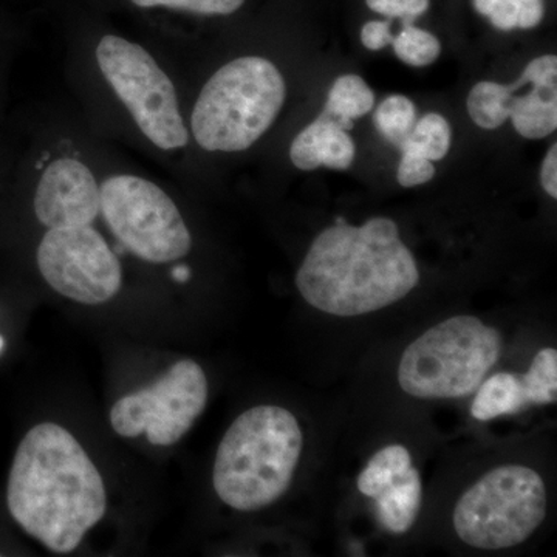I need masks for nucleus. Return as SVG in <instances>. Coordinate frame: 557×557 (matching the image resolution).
I'll list each match as a JSON object with an SVG mask.
<instances>
[{
  "label": "nucleus",
  "instance_id": "1",
  "mask_svg": "<svg viewBox=\"0 0 557 557\" xmlns=\"http://www.w3.org/2000/svg\"><path fill=\"white\" fill-rule=\"evenodd\" d=\"M73 79L91 123L170 166L193 150L180 87L156 51L119 33L72 50Z\"/></svg>",
  "mask_w": 557,
  "mask_h": 557
},
{
  "label": "nucleus",
  "instance_id": "2",
  "mask_svg": "<svg viewBox=\"0 0 557 557\" xmlns=\"http://www.w3.org/2000/svg\"><path fill=\"white\" fill-rule=\"evenodd\" d=\"M5 507L25 536L70 555L108 512V486L79 438L57 421L25 432L11 460Z\"/></svg>",
  "mask_w": 557,
  "mask_h": 557
},
{
  "label": "nucleus",
  "instance_id": "3",
  "mask_svg": "<svg viewBox=\"0 0 557 557\" xmlns=\"http://www.w3.org/2000/svg\"><path fill=\"white\" fill-rule=\"evenodd\" d=\"M420 282L416 258L399 239L394 220L330 226L313 240L296 274L307 304L333 317H361L386 309Z\"/></svg>",
  "mask_w": 557,
  "mask_h": 557
},
{
  "label": "nucleus",
  "instance_id": "4",
  "mask_svg": "<svg viewBox=\"0 0 557 557\" xmlns=\"http://www.w3.org/2000/svg\"><path fill=\"white\" fill-rule=\"evenodd\" d=\"M298 418L274 405L240 413L220 442L212 486L226 507L255 512L276 504L292 486L302 454Z\"/></svg>",
  "mask_w": 557,
  "mask_h": 557
},
{
  "label": "nucleus",
  "instance_id": "5",
  "mask_svg": "<svg viewBox=\"0 0 557 557\" xmlns=\"http://www.w3.org/2000/svg\"><path fill=\"white\" fill-rule=\"evenodd\" d=\"M287 83L273 61L244 54L220 65L186 112L193 148L208 153L251 149L276 123Z\"/></svg>",
  "mask_w": 557,
  "mask_h": 557
},
{
  "label": "nucleus",
  "instance_id": "6",
  "mask_svg": "<svg viewBox=\"0 0 557 557\" xmlns=\"http://www.w3.org/2000/svg\"><path fill=\"white\" fill-rule=\"evenodd\" d=\"M100 219L121 255L146 265L174 269L193 252V231L174 193L159 180L116 163L106 149Z\"/></svg>",
  "mask_w": 557,
  "mask_h": 557
},
{
  "label": "nucleus",
  "instance_id": "7",
  "mask_svg": "<svg viewBox=\"0 0 557 557\" xmlns=\"http://www.w3.org/2000/svg\"><path fill=\"white\" fill-rule=\"evenodd\" d=\"M502 355V336L475 317H454L413 341L398 366L399 387L423 399L478 391Z\"/></svg>",
  "mask_w": 557,
  "mask_h": 557
},
{
  "label": "nucleus",
  "instance_id": "8",
  "mask_svg": "<svg viewBox=\"0 0 557 557\" xmlns=\"http://www.w3.org/2000/svg\"><path fill=\"white\" fill-rule=\"evenodd\" d=\"M547 504V487L534 469L505 465L487 472L460 497L454 528L472 548L518 547L544 523Z\"/></svg>",
  "mask_w": 557,
  "mask_h": 557
},
{
  "label": "nucleus",
  "instance_id": "9",
  "mask_svg": "<svg viewBox=\"0 0 557 557\" xmlns=\"http://www.w3.org/2000/svg\"><path fill=\"white\" fill-rule=\"evenodd\" d=\"M95 222L44 230L35 247V265L44 284L61 298L89 307L115 299L126 276L116 247Z\"/></svg>",
  "mask_w": 557,
  "mask_h": 557
},
{
  "label": "nucleus",
  "instance_id": "10",
  "mask_svg": "<svg viewBox=\"0 0 557 557\" xmlns=\"http://www.w3.org/2000/svg\"><path fill=\"white\" fill-rule=\"evenodd\" d=\"M207 373L194 359H180L159 380L113 403L109 421L121 438L145 435L156 448L185 437L208 405Z\"/></svg>",
  "mask_w": 557,
  "mask_h": 557
},
{
  "label": "nucleus",
  "instance_id": "11",
  "mask_svg": "<svg viewBox=\"0 0 557 557\" xmlns=\"http://www.w3.org/2000/svg\"><path fill=\"white\" fill-rule=\"evenodd\" d=\"M533 84V90L512 100L511 115L516 132L520 137L541 139L557 129V57L544 54L536 58L523 70L512 90L523 84Z\"/></svg>",
  "mask_w": 557,
  "mask_h": 557
},
{
  "label": "nucleus",
  "instance_id": "12",
  "mask_svg": "<svg viewBox=\"0 0 557 557\" xmlns=\"http://www.w3.org/2000/svg\"><path fill=\"white\" fill-rule=\"evenodd\" d=\"M355 156L354 139L327 112H322L317 121L304 127L289 146V160L300 171H314L321 166L346 171L354 164Z\"/></svg>",
  "mask_w": 557,
  "mask_h": 557
},
{
  "label": "nucleus",
  "instance_id": "13",
  "mask_svg": "<svg viewBox=\"0 0 557 557\" xmlns=\"http://www.w3.org/2000/svg\"><path fill=\"white\" fill-rule=\"evenodd\" d=\"M423 497V485L416 468L395 480L375 497L376 519L381 527L394 534L408 533L418 518Z\"/></svg>",
  "mask_w": 557,
  "mask_h": 557
},
{
  "label": "nucleus",
  "instance_id": "14",
  "mask_svg": "<svg viewBox=\"0 0 557 557\" xmlns=\"http://www.w3.org/2000/svg\"><path fill=\"white\" fill-rule=\"evenodd\" d=\"M479 387L471 408V416L475 420L490 421L500 416H515L531 405L525 379L519 373H496Z\"/></svg>",
  "mask_w": 557,
  "mask_h": 557
},
{
  "label": "nucleus",
  "instance_id": "15",
  "mask_svg": "<svg viewBox=\"0 0 557 557\" xmlns=\"http://www.w3.org/2000/svg\"><path fill=\"white\" fill-rule=\"evenodd\" d=\"M375 106V94L358 75L339 76L329 94L324 112L338 121L346 131L354 129V121L368 115Z\"/></svg>",
  "mask_w": 557,
  "mask_h": 557
},
{
  "label": "nucleus",
  "instance_id": "16",
  "mask_svg": "<svg viewBox=\"0 0 557 557\" xmlns=\"http://www.w3.org/2000/svg\"><path fill=\"white\" fill-rule=\"evenodd\" d=\"M512 100H515V90L511 86L482 81L469 91L468 113L482 129H498L511 115Z\"/></svg>",
  "mask_w": 557,
  "mask_h": 557
},
{
  "label": "nucleus",
  "instance_id": "17",
  "mask_svg": "<svg viewBox=\"0 0 557 557\" xmlns=\"http://www.w3.org/2000/svg\"><path fill=\"white\" fill-rule=\"evenodd\" d=\"M412 468V456L405 446L391 445L379 450L362 469L358 478V490L364 496L375 498L391 486L395 480Z\"/></svg>",
  "mask_w": 557,
  "mask_h": 557
},
{
  "label": "nucleus",
  "instance_id": "18",
  "mask_svg": "<svg viewBox=\"0 0 557 557\" xmlns=\"http://www.w3.org/2000/svg\"><path fill=\"white\" fill-rule=\"evenodd\" d=\"M450 141H453V132H450L448 120L438 113H428L417 121L405 145L399 149L401 152H412L424 159L438 161L448 156Z\"/></svg>",
  "mask_w": 557,
  "mask_h": 557
},
{
  "label": "nucleus",
  "instance_id": "19",
  "mask_svg": "<svg viewBox=\"0 0 557 557\" xmlns=\"http://www.w3.org/2000/svg\"><path fill=\"white\" fill-rule=\"evenodd\" d=\"M373 123L384 139L401 148L417 123L416 104L403 95H392L381 102Z\"/></svg>",
  "mask_w": 557,
  "mask_h": 557
},
{
  "label": "nucleus",
  "instance_id": "20",
  "mask_svg": "<svg viewBox=\"0 0 557 557\" xmlns=\"http://www.w3.org/2000/svg\"><path fill=\"white\" fill-rule=\"evenodd\" d=\"M525 379L531 405H552L557 398V351L542 348L537 351Z\"/></svg>",
  "mask_w": 557,
  "mask_h": 557
},
{
  "label": "nucleus",
  "instance_id": "21",
  "mask_svg": "<svg viewBox=\"0 0 557 557\" xmlns=\"http://www.w3.org/2000/svg\"><path fill=\"white\" fill-rule=\"evenodd\" d=\"M395 54L412 67H424L437 61L442 44L432 33L413 27L412 24L405 25L401 33L392 40Z\"/></svg>",
  "mask_w": 557,
  "mask_h": 557
},
{
  "label": "nucleus",
  "instance_id": "22",
  "mask_svg": "<svg viewBox=\"0 0 557 557\" xmlns=\"http://www.w3.org/2000/svg\"><path fill=\"white\" fill-rule=\"evenodd\" d=\"M544 13V0H497L487 17L500 32L531 30L541 24Z\"/></svg>",
  "mask_w": 557,
  "mask_h": 557
},
{
  "label": "nucleus",
  "instance_id": "23",
  "mask_svg": "<svg viewBox=\"0 0 557 557\" xmlns=\"http://www.w3.org/2000/svg\"><path fill=\"white\" fill-rule=\"evenodd\" d=\"M143 10L164 9L194 16H230L244 7L245 0H131Z\"/></svg>",
  "mask_w": 557,
  "mask_h": 557
},
{
  "label": "nucleus",
  "instance_id": "24",
  "mask_svg": "<svg viewBox=\"0 0 557 557\" xmlns=\"http://www.w3.org/2000/svg\"><path fill=\"white\" fill-rule=\"evenodd\" d=\"M366 3L375 13L392 20H403L405 25H409L426 13L431 0H366Z\"/></svg>",
  "mask_w": 557,
  "mask_h": 557
},
{
  "label": "nucleus",
  "instance_id": "25",
  "mask_svg": "<svg viewBox=\"0 0 557 557\" xmlns=\"http://www.w3.org/2000/svg\"><path fill=\"white\" fill-rule=\"evenodd\" d=\"M435 177V166L431 160L412 152H403L397 178L403 188L424 185Z\"/></svg>",
  "mask_w": 557,
  "mask_h": 557
},
{
  "label": "nucleus",
  "instance_id": "26",
  "mask_svg": "<svg viewBox=\"0 0 557 557\" xmlns=\"http://www.w3.org/2000/svg\"><path fill=\"white\" fill-rule=\"evenodd\" d=\"M392 40H394V36H392L388 22L370 21L362 27L361 42L366 49L383 50L384 47L391 46Z\"/></svg>",
  "mask_w": 557,
  "mask_h": 557
},
{
  "label": "nucleus",
  "instance_id": "27",
  "mask_svg": "<svg viewBox=\"0 0 557 557\" xmlns=\"http://www.w3.org/2000/svg\"><path fill=\"white\" fill-rule=\"evenodd\" d=\"M541 183L552 199H557V145L549 148L541 170Z\"/></svg>",
  "mask_w": 557,
  "mask_h": 557
},
{
  "label": "nucleus",
  "instance_id": "28",
  "mask_svg": "<svg viewBox=\"0 0 557 557\" xmlns=\"http://www.w3.org/2000/svg\"><path fill=\"white\" fill-rule=\"evenodd\" d=\"M497 0H472L474 9L479 11L482 16H490L491 11L496 7Z\"/></svg>",
  "mask_w": 557,
  "mask_h": 557
},
{
  "label": "nucleus",
  "instance_id": "29",
  "mask_svg": "<svg viewBox=\"0 0 557 557\" xmlns=\"http://www.w3.org/2000/svg\"><path fill=\"white\" fill-rule=\"evenodd\" d=\"M7 348V339L5 336L0 333V357H2L3 351H5Z\"/></svg>",
  "mask_w": 557,
  "mask_h": 557
},
{
  "label": "nucleus",
  "instance_id": "30",
  "mask_svg": "<svg viewBox=\"0 0 557 557\" xmlns=\"http://www.w3.org/2000/svg\"><path fill=\"white\" fill-rule=\"evenodd\" d=\"M0 556H2V553H0Z\"/></svg>",
  "mask_w": 557,
  "mask_h": 557
}]
</instances>
